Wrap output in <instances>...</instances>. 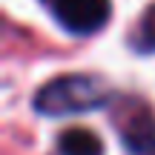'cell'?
<instances>
[{"label": "cell", "instance_id": "1", "mask_svg": "<svg viewBox=\"0 0 155 155\" xmlns=\"http://www.w3.org/2000/svg\"><path fill=\"white\" fill-rule=\"evenodd\" d=\"M112 101V89L104 78L95 75H61L38 89L35 109L40 115H75L106 106Z\"/></svg>", "mask_w": 155, "mask_h": 155}, {"label": "cell", "instance_id": "3", "mask_svg": "<svg viewBox=\"0 0 155 155\" xmlns=\"http://www.w3.org/2000/svg\"><path fill=\"white\" fill-rule=\"evenodd\" d=\"M118 127L129 155H155V118L141 101L118 118Z\"/></svg>", "mask_w": 155, "mask_h": 155}, {"label": "cell", "instance_id": "5", "mask_svg": "<svg viewBox=\"0 0 155 155\" xmlns=\"http://www.w3.org/2000/svg\"><path fill=\"white\" fill-rule=\"evenodd\" d=\"M132 46L141 52V55H152V52H155V3L144 12V17H141L138 29H135Z\"/></svg>", "mask_w": 155, "mask_h": 155}, {"label": "cell", "instance_id": "4", "mask_svg": "<svg viewBox=\"0 0 155 155\" xmlns=\"http://www.w3.org/2000/svg\"><path fill=\"white\" fill-rule=\"evenodd\" d=\"M61 155H104V144L89 129H66L58 138Z\"/></svg>", "mask_w": 155, "mask_h": 155}, {"label": "cell", "instance_id": "2", "mask_svg": "<svg viewBox=\"0 0 155 155\" xmlns=\"http://www.w3.org/2000/svg\"><path fill=\"white\" fill-rule=\"evenodd\" d=\"M49 15L72 35H95L109 20V0H40Z\"/></svg>", "mask_w": 155, "mask_h": 155}]
</instances>
